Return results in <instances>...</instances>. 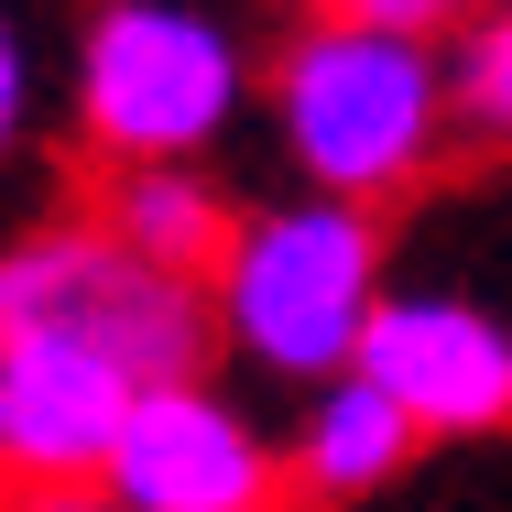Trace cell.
Instances as JSON below:
<instances>
[{
  "label": "cell",
  "mask_w": 512,
  "mask_h": 512,
  "mask_svg": "<svg viewBox=\"0 0 512 512\" xmlns=\"http://www.w3.org/2000/svg\"><path fill=\"white\" fill-rule=\"evenodd\" d=\"M11 338H88L142 382H186L218 349V316H207V284L153 273L99 218H55L0 251V349Z\"/></svg>",
  "instance_id": "4"
},
{
  "label": "cell",
  "mask_w": 512,
  "mask_h": 512,
  "mask_svg": "<svg viewBox=\"0 0 512 512\" xmlns=\"http://www.w3.org/2000/svg\"><path fill=\"white\" fill-rule=\"evenodd\" d=\"M414 447H425V425H414L371 371H338V382H316L306 414L284 425V480L306 491V502H371V491H393L414 469Z\"/></svg>",
  "instance_id": "8"
},
{
  "label": "cell",
  "mask_w": 512,
  "mask_h": 512,
  "mask_svg": "<svg viewBox=\"0 0 512 512\" xmlns=\"http://www.w3.org/2000/svg\"><path fill=\"white\" fill-rule=\"evenodd\" d=\"M306 11H327V22H371V33H458L480 0H306Z\"/></svg>",
  "instance_id": "11"
},
{
  "label": "cell",
  "mask_w": 512,
  "mask_h": 512,
  "mask_svg": "<svg viewBox=\"0 0 512 512\" xmlns=\"http://www.w3.org/2000/svg\"><path fill=\"white\" fill-rule=\"evenodd\" d=\"M251 109V44L207 0H99L77 33V131L99 164H197Z\"/></svg>",
  "instance_id": "3"
},
{
  "label": "cell",
  "mask_w": 512,
  "mask_h": 512,
  "mask_svg": "<svg viewBox=\"0 0 512 512\" xmlns=\"http://www.w3.org/2000/svg\"><path fill=\"white\" fill-rule=\"evenodd\" d=\"M99 491L120 512H273L295 480H284V436L207 371H186V382H142Z\"/></svg>",
  "instance_id": "5"
},
{
  "label": "cell",
  "mask_w": 512,
  "mask_h": 512,
  "mask_svg": "<svg viewBox=\"0 0 512 512\" xmlns=\"http://www.w3.org/2000/svg\"><path fill=\"white\" fill-rule=\"evenodd\" d=\"M360 371L425 425V436H502L512 425V316L458 284H393Z\"/></svg>",
  "instance_id": "6"
},
{
  "label": "cell",
  "mask_w": 512,
  "mask_h": 512,
  "mask_svg": "<svg viewBox=\"0 0 512 512\" xmlns=\"http://www.w3.org/2000/svg\"><path fill=\"white\" fill-rule=\"evenodd\" d=\"M0 512H120V502H109L99 480H22Z\"/></svg>",
  "instance_id": "13"
},
{
  "label": "cell",
  "mask_w": 512,
  "mask_h": 512,
  "mask_svg": "<svg viewBox=\"0 0 512 512\" xmlns=\"http://www.w3.org/2000/svg\"><path fill=\"white\" fill-rule=\"evenodd\" d=\"M99 229L120 240V251H142L153 273L207 284V273H218V251L240 240V207H229V186H218L207 164H109Z\"/></svg>",
  "instance_id": "9"
},
{
  "label": "cell",
  "mask_w": 512,
  "mask_h": 512,
  "mask_svg": "<svg viewBox=\"0 0 512 512\" xmlns=\"http://www.w3.org/2000/svg\"><path fill=\"white\" fill-rule=\"evenodd\" d=\"M0 480H11V393H0Z\"/></svg>",
  "instance_id": "14"
},
{
  "label": "cell",
  "mask_w": 512,
  "mask_h": 512,
  "mask_svg": "<svg viewBox=\"0 0 512 512\" xmlns=\"http://www.w3.org/2000/svg\"><path fill=\"white\" fill-rule=\"evenodd\" d=\"M393 295L382 273V207L349 197H295L240 207V240L218 251L207 273V316H218V349L284 393H316L338 371H360V338Z\"/></svg>",
  "instance_id": "2"
},
{
  "label": "cell",
  "mask_w": 512,
  "mask_h": 512,
  "mask_svg": "<svg viewBox=\"0 0 512 512\" xmlns=\"http://www.w3.org/2000/svg\"><path fill=\"white\" fill-rule=\"evenodd\" d=\"M447 66H458V131L512 142V0H480V11L458 22Z\"/></svg>",
  "instance_id": "10"
},
{
  "label": "cell",
  "mask_w": 512,
  "mask_h": 512,
  "mask_svg": "<svg viewBox=\"0 0 512 512\" xmlns=\"http://www.w3.org/2000/svg\"><path fill=\"white\" fill-rule=\"evenodd\" d=\"M262 99H273V142H284L295 186L349 207L414 197L458 142V66L436 33H371V22L306 11L273 55Z\"/></svg>",
  "instance_id": "1"
},
{
  "label": "cell",
  "mask_w": 512,
  "mask_h": 512,
  "mask_svg": "<svg viewBox=\"0 0 512 512\" xmlns=\"http://www.w3.org/2000/svg\"><path fill=\"white\" fill-rule=\"evenodd\" d=\"M0 393H11V480H99L142 404V371H120L88 338H11Z\"/></svg>",
  "instance_id": "7"
},
{
  "label": "cell",
  "mask_w": 512,
  "mask_h": 512,
  "mask_svg": "<svg viewBox=\"0 0 512 512\" xmlns=\"http://www.w3.org/2000/svg\"><path fill=\"white\" fill-rule=\"evenodd\" d=\"M22 131H33V55H22V33L0 11V164L22 153Z\"/></svg>",
  "instance_id": "12"
}]
</instances>
